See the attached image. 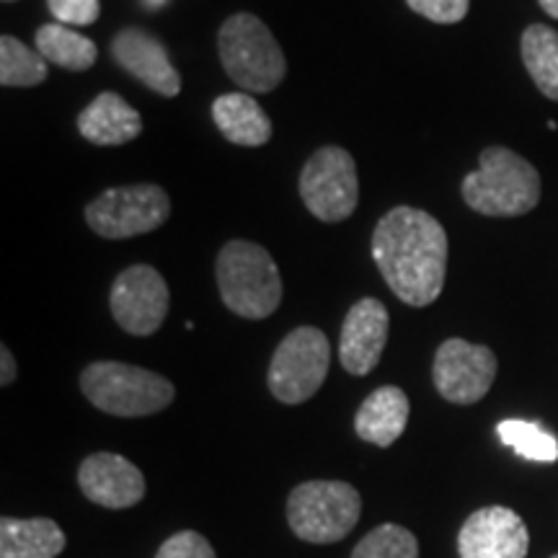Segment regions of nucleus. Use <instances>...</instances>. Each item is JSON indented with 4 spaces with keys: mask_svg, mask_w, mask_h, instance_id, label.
I'll list each match as a JSON object with an SVG mask.
<instances>
[{
    "mask_svg": "<svg viewBox=\"0 0 558 558\" xmlns=\"http://www.w3.org/2000/svg\"><path fill=\"white\" fill-rule=\"evenodd\" d=\"M373 259L401 303L427 308L445 288L448 233L424 209L393 207L375 226Z\"/></svg>",
    "mask_w": 558,
    "mask_h": 558,
    "instance_id": "nucleus-1",
    "label": "nucleus"
},
{
    "mask_svg": "<svg viewBox=\"0 0 558 558\" xmlns=\"http://www.w3.org/2000/svg\"><path fill=\"white\" fill-rule=\"evenodd\" d=\"M463 199L488 218H520L541 202V173L509 148H486L478 171L463 179Z\"/></svg>",
    "mask_w": 558,
    "mask_h": 558,
    "instance_id": "nucleus-2",
    "label": "nucleus"
},
{
    "mask_svg": "<svg viewBox=\"0 0 558 558\" xmlns=\"http://www.w3.org/2000/svg\"><path fill=\"white\" fill-rule=\"evenodd\" d=\"M215 277L222 303L241 318H269L282 303V277L259 243L228 241L215 262Z\"/></svg>",
    "mask_w": 558,
    "mask_h": 558,
    "instance_id": "nucleus-3",
    "label": "nucleus"
},
{
    "mask_svg": "<svg viewBox=\"0 0 558 558\" xmlns=\"http://www.w3.org/2000/svg\"><path fill=\"white\" fill-rule=\"evenodd\" d=\"M218 50L230 81L251 94H269L288 73L282 47L254 13H235L220 26Z\"/></svg>",
    "mask_w": 558,
    "mask_h": 558,
    "instance_id": "nucleus-4",
    "label": "nucleus"
},
{
    "mask_svg": "<svg viewBox=\"0 0 558 558\" xmlns=\"http://www.w3.org/2000/svg\"><path fill=\"white\" fill-rule=\"evenodd\" d=\"M83 396L111 416H150L163 411L177 388L163 375L124 362H94L81 375Z\"/></svg>",
    "mask_w": 558,
    "mask_h": 558,
    "instance_id": "nucleus-5",
    "label": "nucleus"
},
{
    "mask_svg": "<svg viewBox=\"0 0 558 558\" xmlns=\"http://www.w3.org/2000/svg\"><path fill=\"white\" fill-rule=\"evenodd\" d=\"M362 514L360 492L347 481H305L292 488L288 522L300 541L337 543L347 538Z\"/></svg>",
    "mask_w": 558,
    "mask_h": 558,
    "instance_id": "nucleus-6",
    "label": "nucleus"
},
{
    "mask_svg": "<svg viewBox=\"0 0 558 558\" xmlns=\"http://www.w3.org/2000/svg\"><path fill=\"white\" fill-rule=\"evenodd\" d=\"M329 362L331 347L324 331L316 326H300L290 331L271 357L267 373L271 396L290 407L308 401L324 386Z\"/></svg>",
    "mask_w": 558,
    "mask_h": 558,
    "instance_id": "nucleus-7",
    "label": "nucleus"
},
{
    "mask_svg": "<svg viewBox=\"0 0 558 558\" xmlns=\"http://www.w3.org/2000/svg\"><path fill=\"white\" fill-rule=\"evenodd\" d=\"M171 199L156 184L114 186L90 199L86 207V222L94 233L109 241L135 239L153 233L169 220Z\"/></svg>",
    "mask_w": 558,
    "mask_h": 558,
    "instance_id": "nucleus-8",
    "label": "nucleus"
},
{
    "mask_svg": "<svg viewBox=\"0 0 558 558\" xmlns=\"http://www.w3.org/2000/svg\"><path fill=\"white\" fill-rule=\"evenodd\" d=\"M300 197L318 220H347L360 202V179L352 153L337 145L313 153L300 173Z\"/></svg>",
    "mask_w": 558,
    "mask_h": 558,
    "instance_id": "nucleus-9",
    "label": "nucleus"
},
{
    "mask_svg": "<svg viewBox=\"0 0 558 558\" xmlns=\"http://www.w3.org/2000/svg\"><path fill=\"white\" fill-rule=\"evenodd\" d=\"M111 316L132 337H150L169 316V284L150 264L128 267L111 284Z\"/></svg>",
    "mask_w": 558,
    "mask_h": 558,
    "instance_id": "nucleus-10",
    "label": "nucleus"
},
{
    "mask_svg": "<svg viewBox=\"0 0 558 558\" xmlns=\"http://www.w3.org/2000/svg\"><path fill=\"white\" fill-rule=\"evenodd\" d=\"M432 378L445 401L471 407L484 399L497 378V354L465 339H448L437 349Z\"/></svg>",
    "mask_w": 558,
    "mask_h": 558,
    "instance_id": "nucleus-11",
    "label": "nucleus"
},
{
    "mask_svg": "<svg viewBox=\"0 0 558 558\" xmlns=\"http://www.w3.org/2000/svg\"><path fill=\"white\" fill-rule=\"evenodd\" d=\"M530 535L518 512L507 507H484L460 527V558H525Z\"/></svg>",
    "mask_w": 558,
    "mask_h": 558,
    "instance_id": "nucleus-12",
    "label": "nucleus"
},
{
    "mask_svg": "<svg viewBox=\"0 0 558 558\" xmlns=\"http://www.w3.org/2000/svg\"><path fill=\"white\" fill-rule=\"evenodd\" d=\"M388 311L380 300L362 298L349 308L339 337L341 367L352 375H369L388 341Z\"/></svg>",
    "mask_w": 558,
    "mask_h": 558,
    "instance_id": "nucleus-13",
    "label": "nucleus"
},
{
    "mask_svg": "<svg viewBox=\"0 0 558 558\" xmlns=\"http://www.w3.org/2000/svg\"><path fill=\"white\" fill-rule=\"evenodd\" d=\"M111 54L117 65L132 78H137L143 86H148L156 94L173 99L181 90V75L173 68L169 50L163 41L153 37L145 29H122L111 41Z\"/></svg>",
    "mask_w": 558,
    "mask_h": 558,
    "instance_id": "nucleus-14",
    "label": "nucleus"
},
{
    "mask_svg": "<svg viewBox=\"0 0 558 558\" xmlns=\"http://www.w3.org/2000/svg\"><path fill=\"white\" fill-rule=\"evenodd\" d=\"M78 486L94 505L107 509L135 507L145 497V478L135 463L117 452H94L81 463Z\"/></svg>",
    "mask_w": 558,
    "mask_h": 558,
    "instance_id": "nucleus-15",
    "label": "nucleus"
},
{
    "mask_svg": "<svg viewBox=\"0 0 558 558\" xmlns=\"http://www.w3.org/2000/svg\"><path fill=\"white\" fill-rule=\"evenodd\" d=\"M409 396L396 386H383L362 401L354 416V429L360 439L375 448H390L403 435L409 424Z\"/></svg>",
    "mask_w": 558,
    "mask_h": 558,
    "instance_id": "nucleus-16",
    "label": "nucleus"
},
{
    "mask_svg": "<svg viewBox=\"0 0 558 558\" xmlns=\"http://www.w3.org/2000/svg\"><path fill=\"white\" fill-rule=\"evenodd\" d=\"M78 130L94 145H124L143 132V120L122 96L104 90L78 114Z\"/></svg>",
    "mask_w": 558,
    "mask_h": 558,
    "instance_id": "nucleus-17",
    "label": "nucleus"
},
{
    "mask_svg": "<svg viewBox=\"0 0 558 558\" xmlns=\"http://www.w3.org/2000/svg\"><path fill=\"white\" fill-rule=\"evenodd\" d=\"M213 120L222 137L243 148H259L271 140V122L267 111L254 96L222 94L213 104Z\"/></svg>",
    "mask_w": 558,
    "mask_h": 558,
    "instance_id": "nucleus-18",
    "label": "nucleus"
},
{
    "mask_svg": "<svg viewBox=\"0 0 558 558\" xmlns=\"http://www.w3.org/2000/svg\"><path fill=\"white\" fill-rule=\"evenodd\" d=\"M65 548V533L47 518L0 520V558H54Z\"/></svg>",
    "mask_w": 558,
    "mask_h": 558,
    "instance_id": "nucleus-19",
    "label": "nucleus"
},
{
    "mask_svg": "<svg viewBox=\"0 0 558 558\" xmlns=\"http://www.w3.org/2000/svg\"><path fill=\"white\" fill-rule=\"evenodd\" d=\"M37 52L52 65L83 73V70L94 68L99 50L88 37L73 32V26L65 24H45L37 32Z\"/></svg>",
    "mask_w": 558,
    "mask_h": 558,
    "instance_id": "nucleus-20",
    "label": "nucleus"
},
{
    "mask_svg": "<svg viewBox=\"0 0 558 558\" xmlns=\"http://www.w3.org/2000/svg\"><path fill=\"white\" fill-rule=\"evenodd\" d=\"M522 62L543 96L558 101V32L533 24L522 32Z\"/></svg>",
    "mask_w": 558,
    "mask_h": 558,
    "instance_id": "nucleus-21",
    "label": "nucleus"
},
{
    "mask_svg": "<svg viewBox=\"0 0 558 558\" xmlns=\"http://www.w3.org/2000/svg\"><path fill=\"white\" fill-rule=\"evenodd\" d=\"M47 81V60L24 41L5 34L0 39V83L5 88H32Z\"/></svg>",
    "mask_w": 558,
    "mask_h": 558,
    "instance_id": "nucleus-22",
    "label": "nucleus"
},
{
    "mask_svg": "<svg viewBox=\"0 0 558 558\" xmlns=\"http://www.w3.org/2000/svg\"><path fill=\"white\" fill-rule=\"evenodd\" d=\"M497 435L507 448L518 456L535 460V463H554L558 460V439L535 422H522V418H507L497 427Z\"/></svg>",
    "mask_w": 558,
    "mask_h": 558,
    "instance_id": "nucleus-23",
    "label": "nucleus"
},
{
    "mask_svg": "<svg viewBox=\"0 0 558 558\" xmlns=\"http://www.w3.org/2000/svg\"><path fill=\"white\" fill-rule=\"evenodd\" d=\"M352 558H418V543L411 530L388 522L369 530L354 546Z\"/></svg>",
    "mask_w": 558,
    "mask_h": 558,
    "instance_id": "nucleus-24",
    "label": "nucleus"
},
{
    "mask_svg": "<svg viewBox=\"0 0 558 558\" xmlns=\"http://www.w3.org/2000/svg\"><path fill=\"white\" fill-rule=\"evenodd\" d=\"M156 558H218L205 535L194 533V530H181L171 535L163 546L158 548Z\"/></svg>",
    "mask_w": 558,
    "mask_h": 558,
    "instance_id": "nucleus-25",
    "label": "nucleus"
},
{
    "mask_svg": "<svg viewBox=\"0 0 558 558\" xmlns=\"http://www.w3.org/2000/svg\"><path fill=\"white\" fill-rule=\"evenodd\" d=\"M411 11L435 24H458L469 13L471 0H407Z\"/></svg>",
    "mask_w": 558,
    "mask_h": 558,
    "instance_id": "nucleus-26",
    "label": "nucleus"
},
{
    "mask_svg": "<svg viewBox=\"0 0 558 558\" xmlns=\"http://www.w3.org/2000/svg\"><path fill=\"white\" fill-rule=\"evenodd\" d=\"M52 16L65 26H90L99 19V0H47Z\"/></svg>",
    "mask_w": 558,
    "mask_h": 558,
    "instance_id": "nucleus-27",
    "label": "nucleus"
},
{
    "mask_svg": "<svg viewBox=\"0 0 558 558\" xmlns=\"http://www.w3.org/2000/svg\"><path fill=\"white\" fill-rule=\"evenodd\" d=\"M0 365H3V369H0V383L11 386L16 380V360H13L9 347H0Z\"/></svg>",
    "mask_w": 558,
    "mask_h": 558,
    "instance_id": "nucleus-28",
    "label": "nucleus"
},
{
    "mask_svg": "<svg viewBox=\"0 0 558 558\" xmlns=\"http://www.w3.org/2000/svg\"><path fill=\"white\" fill-rule=\"evenodd\" d=\"M541 9L546 11L550 19H558V0H541Z\"/></svg>",
    "mask_w": 558,
    "mask_h": 558,
    "instance_id": "nucleus-29",
    "label": "nucleus"
},
{
    "mask_svg": "<svg viewBox=\"0 0 558 558\" xmlns=\"http://www.w3.org/2000/svg\"><path fill=\"white\" fill-rule=\"evenodd\" d=\"M143 3H145V9L156 11V9H160V5H166V0H143Z\"/></svg>",
    "mask_w": 558,
    "mask_h": 558,
    "instance_id": "nucleus-30",
    "label": "nucleus"
},
{
    "mask_svg": "<svg viewBox=\"0 0 558 558\" xmlns=\"http://www.w3.org/2000/svg\"><path fill=\"white\" fill-rule=\"evenodd\" d=\"M5 3H11V0H5Z\"/></svg>",
    "mask_w": 558,
    "mask_h": 558,
    "instance_id": "nucleus-31",
    "label": "nucleus"
},
{
    "mask_svg": "<svg viewBox=\"0 0 558 558\" xmlns=\"http://www.w3.org/2000/svg\"><path fill=\"white\" fill-rule=\"evenodd\" d=\"M554 558H558V556H554Z\"/></svg>",
    "mask_w": 558,
    "mask_h": 558,
    "instance_id": "nucleus-32",
    "label": "nucleus"
}]
</instances>
